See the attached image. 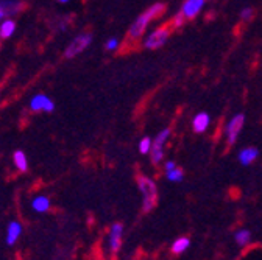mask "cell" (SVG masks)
Segmentation results:
<instances>
[{"label":"cell","instance_id":"5bb4252c","mask_svg":"<svg viewBox=\"0 0 262 260\" xmlns=\"http://www.w3.org/2000/svg\"><path fill=\"white\" fill-rule=\"evenodd\" d=\"M20 232H22V226H20L17 221L10 223V224H8V231H7V243H8L10 246L14 245L16 240L19 239Z\"/></svg>","mask_w":262,"mask_h":260},{"label":"cell","instance_id":"d6986e66","mask_svg":"<svg viewBox=\"0 0 262 260\" xmlns=\"http://www.w3.org/2000/svg\"><path fill=\"white\" fill-rule=\"evenodd\" d=\"M166 175H167V179L172 181V182H180L184 178V172L181 169H178V167L170 170V172H166Z\"/></svg>","mask_w":262,"mask_h":260},{"label":"cell","instance_id":"9c48e42d","mask_svg":"<svg viewBox=\"0 0 262 260\" xmlns=\"http://www.w3.org/2000/svg\"><path fill=\"white\" fill-rule=\"evenodd\" d=\"M205 5V0H186L181 7V13L186 16V19H193L196 14L202 11Z\"/></svg>","mask_w":262,"mask_h":260},{"label":"cell","instance_id":"6da1fadb","mask_svg":"<svg viewBox=\"0 0 262 260\" xmlns=\"http://www.w3.org/2000/svg\"><path fill=\"white\" fill-rule=\"evenodd\" d=\"M164 13H166V5H164V4H153L150 8H147V10L133 22V25L129 27V30H128V39H129V41H133V42H138V41L144 36V33H145V30H147L148 23H150L151 20L161 17Z\"/></svg>","mask_w":262,"mask_h":260},{"label":"cell","instance_id":"d4e9b609","mask_svg":"<svg viewBox=\"0 0 262 260\" xmlns=\"http://www.w3.org/2000/svg\"><path fill=\"white\" fill-rule=\"evenodd\" d=\"M58 2H59V4H68L69 0H58Z\"/></svg>","mask_w":262,"mask_h":260},{"label":"cell","instance_id":"7c38bea8","mask_svg":"<svg viewBox=\"0 0 262 260\" xmlns=\"http://www.w3.org/2000/svg\"><path fill=\"white\" fill-rule=\"evenodd\" d=\"M209 115L206 112H202L199 115H195L193 119V131L195 133H205L209 126Z\"/></svg>","mask_w":262,"mask_h":260},{"label":"cell","instance_id":"8992f818","mask_svg":"<svg viewBox=\"0 0 262 260\" xmlns=\"http://www.w3.org/2000/svg\"><path fill=\"white\" fill-rule=\"evenodd\" d=\"M244 122H245L244 114H237L226 125V144H228V147H231V145L236 144V140H237V137H239V134L242 131Z\"/></svg>","mask_w":262,"mask_h":260},{"label":"cell","instance_id":"9a60e30c","mask_svg":"<svg viewBox=\"0 0 262 260\" xmlns=\"http://www.w3.org/2000/svg\"><path fill=\"white\" fill-rule=\"evenodd\" d=\"M13 160H14V166L17 167L19 172H27L28 170V162H27V156H25L24 151H14Z\"/></svg>","mask_w":262,"mask_h":260},{"label":"cell","instance_id":"7a4b0ae2","mask_svg":"<svg viewBox=\"0 0 262 260\" xmlns=\"http://www.w3.org/2000/svg\"><path fill=\"white\" fill-rule=\"evenodd\" d=\"M136 182L139 185V190H141L142 198H144L142 210L144 212H151L153 207L158 203V188H156V184L150 178H147L144 175H138L136 176Z\"/></svg>","mask_w":262,"mask_h":260},{"label":"cell","instance_id":"ba28073f","mask_svg":"<svg viewBox=\"0 0 262 260\" xmlns=\"http://www.w3.org/2000/svg\"><path fill=\"white\" fill-rule=\"evenodd\" d=\"M22 4L17 0H0V22L17 14L22 10Z\"/></svg>","mask_w":262,"mask_h":260},{"label":"cell","instance_id":"603a6c76","mask_svg":"<svg viewBox=\"0 0 262 260\" xmlns=\"http://www.w3.org/2000/svg\"><path fill=\"white\" fill-rule=\"evenodd\" d=\"M119 44H120V42H119V39H117V38H111V39L106 42V45H105V47H106V50L114 52V50H117Z\"/></svg>","mask_w":262,"mask_h":260},{"label":"cell","instance_id":"cb8c5ba5","mask_svg":"<svg viewBox=\"0 0 262 260\" xmlns=\"http://www.w3.org/2000/svg\"><path fill=\"white\" fill-rule=\"evenodd\" d=\"M173 169H177V164H175L173 160L166 162V172H170V170H173Z\"/></svg>","mask_w":262,"mask_h":260},{"label":"cell","instance_id":"e0dca14e","mask_svg":"<svg viewBox=\"0 0 262 260\" xmlns=\"http://www.w3.org/2000/svg\"><path fill=\"white\" fill-rule=\"evenodd\" d=\"M31 206L36 212H46L50 209V200L47 197H36L35 200H33Z\"/></svg>","mask_w":262,"mask_h":260},{"label":"cell","instance_id":"30bf717a","mask_svg":"<svg viewBox=\"0 0 262 260\" xmlns=\"http://www.w3.org/2000/svg\"><path fill=\"white\" fill-rule=\"evenodd\" d=\"M122 235H123V226L120 223L113 224L110 232V249L113 252H117L122 245Z\"/></svg>","mask_w":262,"mask_h":260},{"label":"cell","instance_id":"8fae6325","mask_svg":"<svg viewBox=\"0 0 262 260\" xmlns=\"http://www.w3.org/2000/svg\"><path fill=\"white\" fill-rule=\"evenodd\" d=\"M14 31H16V22L11 17L0 22V39L11 38L14 35Z\"/></svg>","mask_w":262,"mask_h":260},{"label":"cell","instance_id":"44dd1931","mask_svg":"<svg viewBox=\"0 0 262 260\" xmlns=\"http://www.w3.org/2000/svg\"><path fill=\"white\" fill-rule=\"evenodd\" d=\"M151 140L148 139V137H144L141 142H139V151L142 153V154H148L150 153V150H151Z\"/></svg>","mask_w":262,"mask_h":260},{"label":"cell","instance_id":"52a82bcc","mask_svg":"<svg viewBox=\"0 0 262 260\" xmlns=\"http://www.w3.org/2000/svg\"><path fill=\"white\" fill-rule=\"evenodd\" d=\"M30 109L33 112H39V111H44V112H52L55 109V103L52 99H49L47 95L44 93H38L31 99L30 102Z\"/></svg>","mask_w":262,"mask_h":260},{"label":"cell","instance_id":"ac0fdd59","mask_svg":"<svg viewBox=\"0 0 262 260\" xmlns=\"http://www.w3.org/2000/svg\"><path fill=\"white\" fill-rule=\"evenodd\" d=\"M234 239H236V242H237L239 246H245V245H248V242L251 239V234H250L248 229H241V231L236 232Z\"/></svg>","mask_w":262,"mask_h":260},{"label":"cell","instance_id":"7402d4cb","mask_svg":"<svg viewBox=\"0 0 262 260\" xmlns=\"http://www.w3.org/2000/svg\"><path fill=\"white\" fill-rule=\"evenodd\" d=\"M253 16H254V11L251 8H245L241 14V19H242V22H250L253 19Z\"/></svg>","mask_w":262,"mask_h":260},{"label":"cell","instance_id":"2e32d148","mask_svg":"<svg viewBox=\"0 0 262 260\" xmlns=\"http://www.w3.org/2000/svg\"><path fill=\"white\" fill-rule=\"evenodd\" d=\"M189 246H190L189 237H180V239H177V240L173 242V245H172V252H173V254H181V252H184Z\"/></svg>","mask_w":262,"mask_h":260},{"label":"cell","instance_id":"4fadbf2b","mask_svg":"<svg viewBox=\"0 0 262 260\" xmlns=\"http://www.w3.org/2000/svg\"><path fill=\"white\" fill-rule=\"evenodd\" d=\"M259 156V151L253 147L250 148H244L241 153H239V160H241V164L242 166H250L251 162H254Z\"/></svg>","mask_w":262,"mask_h":260},{"label":"cell","instance_id":"5b68a950","mask_svg":"<svg viewBox=\"0 0 262 260\" xmlns=\"http://www.w3.org/2000/svg\"><path fill=\"white\" fill-rule=\"evenodd\" d=\"M169 136H170V129L166 128V129H162V131L156 136V139L153 140L151 150H150V157H151L153 164H159V162L162 160V157H164V145H166Z\"/></svg>","mask_w":262,"mask_h":260},{"label":"cell","instance_id":"277c9868","mask_svg":"<svg viewBox=\"0 0 262 260\" xmlns=\"http://www.w3.org/2000/svg\"><path fill=\"white\" fill-rule=\"evenodd\" d=\"M92 42V35L91 33H80L77 38H74V41L66 47V52H64V56L66 58H74L77 55H80L81 52H84L89 44Z\"/></svg>","mask_w":262,"mask_h":260},{"label":"cell","instance_id":"3957f363","mask_svg":"<svg viewBox=\"0 0 262 260\" xmlns=\"http://www.w3.org/2000/svg\"><path fill=\"white\" fill-rule=\"evenodd\" d=\"M173 30H175V28H173L172 22H169V23H166V25H162V27L153 30L151 33L145 38L144 47L148 49V50H156V49L162 47L164 44L167 42V39L170 38V35H172V31H173Z\"/></svg>","mask_w":262,"mask_h":260},{"label":"cell","instance_id":"ffe728a7","mask_svg":"<svg viewBox=\"0 0 262 260\" xmlns=\"http://www.w3.org/2000/svg\"><path fill=\"white\" fill-rule=\"evenodd\" d=\"M186 20H187V19H186V16H184V14H183V13L180 11V13H177V14L173 16V19H172L170 22H172V25H173V28L177 30V28H180V27H183V25L186 23Z\"/></svg>","mask_w":262,"mask_h":260}]
</instances>
